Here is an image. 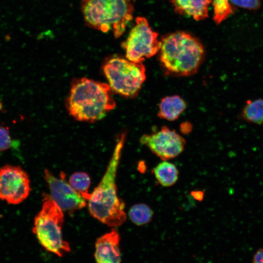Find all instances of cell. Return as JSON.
Masks as SVG:
<instances>
[{"mask_svg": "<svg viewBox=\"0 0 263 263\" xmlns=\"http://www.w3.org/2000/svg\"><path fill=\"white\" fill-rule=\"evenodd\" d=\"M63 210L50 195H45L42 208L34 219L33 232L44 249L59 257L71 251L63 239Z\"/></svg>", "mask_w": 263, "mask_h": 263, "instance_id": "5b68a950", "label": "cell"}, {"mask_svg": "<svg viewBox=\"0 0 263 263\" xmlns=\"http://www.w3.org/2000/svg\"><path fill=\"white\" fill-rule=\"evenodd\" d=\"M231 4L248 10H257L261 6L260 0H229Z\"/></svg>", "mask_w": 263, "mask_h": 263, "instance_id": "ffe728a7", "label": "cell"}, {"mask_svg": "<svg viewBox=\"0 0 263 263\" xmlns=\"http://www.w3.org/2000/svg\"><path fill=\"white\" fill-rule=\"evenodd\" d=\"M156 179L164 187L174 185L178 178V171L176 166L166 160L158 164L153 169Z\"/></svg>", "mask_w": 263, "mask_h": 263, "instance_id": "5bb4252c", "label": "cell"}, {"mask_svg": "<svg viewBox=\"0 0 263 263\" xmlns=\"http://www.w3.org/2000/svg\"><path fill=\"white\" fill-rule=\"evenodd\" d=\"M242 118L246 121L254 124L263 123V99L248 100L242 113Z\"/></svg>", "mask_w": 263, "mask_h": 263, "instance_id": "9a60e30c", "label": "cell"}, {"mask_svg": "<svg viewBox=\"0 0 263 263\" xmlns=\"http://www.w3.org/2000/svg\"><path fill=\"white\" fill-rule=\"evenodd\" d=\"M161 45L158 34L152 30L147 19L142 17L136 18L135 25L122 44L126 58L136 63H142L145 58L155 55L159 51Z\"/></svg>", "mask_w": 263, "mask_h": 263, "instance_id": "52a82bcc", "label": "cell"}, {"mask_svg": "<svg viewBox=\"0 0 263 263\" xmlns=\"http://www.w3.org/2000/svg\"><path fill=\"white\" fill-rule=\"evenodd\" d=\"M109 84L83 77L75 80L66 100L69 114L80 121L94 122L115 107Z\"/></svg>", "mask_w": 263, "mask_h": 263, "instance_id": "6da1fadb", "label": "cell"}, {"mask_svg": "<svg viewBox=\"0 0 263 263\" xmlns=\"http://www.w3.org/2000/svg\"><path fill=\"white\" fill-rule=\"evenodd\" d=\"M12 143L8 130L3 126H0V151L11 148Z\"/></svg>", "mask_w": 263, "mask_h": 263, "instance_id": "d6986e66", "label": "cell"}, {"mask_svg": "<svg viewBox=\"0 0 263 263\" xmlns=\"http://www.w3.org/2000/svg\"><path fill=\"white\" fill-rule=\"evenodd\" d=\"M213 6V20L217 25L234 14L235 9L229 0H211Z\"/></svg>", "mask_w": 263, "mask_h": 263, "instance_id": "ac0fdd59", "label": "cell"}, {"mask_svg": "<svg viewBox=\"0 0 263 263\" xmlns=\"http://www.w3.org/2000/svg\"><path fill=\"white\" fill-rule=\"evenodd\" d=\"M211 0H171L175 12L191 17L196 20L205 19L208 16Z\"/></svg>", "mask_w": 263, "mask_h": 263, "instance_id": "7c38bea8", "label": "cell"}, {"mask_svg": "<svg viewBox=\"0 0 263 263\" xmlns=\"http://www.w3.org/2000/svg\"><path fill=\"white\" fill-rule=\"evenodd\" d=\"M140 142L163 160L173 158L183 150L184 139L175 131L164 126L158 132L144 134Z\"/></svg>", "mask_w": 263, "mask_h": 263, "instance_id": "9c48e42d", "label": "cell"}, {"mask_svg": "<svg viewBox=\"0 0 263 263\" xmlns=\"http://www.w3.org/2000/svg\"><path fill=\"white\" fill-rule=\"evenodd\" d=\"M44 177L50 190V197L63 211H74L86 206L87 200L66 182L64 173H61L59 178L45 169Z\"/></svg>", "mask_w": 263, "mask_h": 263, "instance_id": "30bf717a", "label": "cell"}, {"mask_svg": "<svg viewBox=\"0 0 263 263\" xmlns=\"http://www.w3.org/2000/svg\"><path fill=\"white\" fill-rule=\"evenodd\" d=\"M80 5L88 26L103 32L112 31L116 38L133 18L132 0H82Z\"/></svg>", "mask_w": 263, "mask_h": 263, "instance_id": "277c9868", "label": "cell"}, {"mask_svg": "<svg viewBox=\"0 0 263 263\" xmlns=\"http://www.w3.org/2000/svg\"><path fill=\"white\" fill-rule=\"evenodd\" d=\"M30 190L29 177L20 167L6 165L0 168V200L18 205L27 198Z\"/></svg>", "mask_w": 263, "mask_h": 263, "instance_id": "ba28073f", "label": "cell"}, {"mask_svg": "<svg viewBox=\"0 0 263 263\" xmlns=\"http://www.w3.org/2000/svg\"><path fill=\"white\" fill-rule=\"evenodd\" d=\"M153 211L147 205L136 204L132 206L128 212L132 222L136 225H142L149 223L153 216Z\"/></svg>", "mask_w": 263, "mask_h": 263, "instance_id": "2e32d148", "label": "cell"}, {"mask_svg": "<svg viewBox=\"0 0 263 263\" xmlns=\"http://www.w3.org/2000/svg\"><path fill=\"white\" fill-rule=\"evenodd\" d=\"M186 107L185 101L179 95L163 98L159 105L158 116L169 121L177 119Z\"/></svg>", "mask_w": 263, "mask_h": 263, "instance_id": "4fadbf2b", "label": "cell"}, {"mask_svg": "<svg viewBox=\"0 0 263 263\" xmlns=\"http://www.w3.org/2000/svg\"><path fill=\"white\" fill-rule=\"evenodd\" d=\"M69 183L87 201L91 196L88 191L91 184V180L88 174L84 172H76L73 173L69 178Z\"/></svg>", "mask_w": 263, "mask_h": 263, "instance_id": "e0dca14e", "label": "cell"}, {"mask_svg": "<svg viewBox=\"0 0 263 263\" xmlns=\"http://www.w3.org/2000/svg\"><path fill=\"white\" fill-rule=\"evenodd\" d=\"M121 146L119 144L116 147L106 172L88 201L91 216L113 227L121 225L126 219L125 204L118 197L115 183Z\"/></svg>", "mask_w": 263, "mask_h": 263, "instance_id": "3957f363", "label": "cell"}, {"mask_svg": "<svg viewBox=\"0 0 263 263\" xmlns=\"http://www.w3.org/2000/svg\"><path fill=\"white\" fill-rule=\"evenodd\" d=\"M159 60L165 71L176 76H187L197 72L202 63L205 50L196 38L178 31L162 38Z\"/></svg>", "mask_w": 263, "mask_h": 263, "instance_id": "7a4b0ae2", "label": "cell"}, {"mask_svg": "<svg viewBox=\"0 0 263 263\" xmlns=\"http://www.w3.org/2000/svg\"><path fill=\"white\" fill-rule=\"evenodd\" d=\"M120 236L113 228L99 237L95 244L94 258L98 263H118L121 261L119 248Z\"/></svg>", "mask_w": 263, "mask_h": 263, "instance_id": "8fae6325", "label": "cell"}, {"mask_svg": "<svg viewBox=\"0 0 263 263\" xmlns=\"http://www.w3.org/2000/svg\"><path fill=\"white\" fill-rule=\"evenodd\" d=\"M252 262L263 263V248H260L257 251L253 256Z\"/></svg>", "mask_w": 263, "mask_h": 263, "instance_id": "44dd1931", "label": "cell"}, {"mask_svg": "<svg viewBox=\"0 0 263 263\" xmlns=\"http://www.w3.org/2000/svg\"><path fill=\"white\" fill-rule=\"evenodd\" d=\"M103 70L111 89L126 97L136 95L146 79V69L142 63L120 56L107 58Z\"/></svg>", "mask_w": 263, "mask_h": 263, "instance_id": "8992f818", "label": "cell"}]
</instances>
